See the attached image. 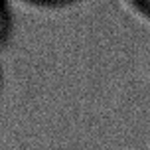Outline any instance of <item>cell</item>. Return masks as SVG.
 Instances as JSON below:
<instances>
[{
  "instance_id": "cell-1",
  "label": "cell",
  "mask_w": 150,
  "mask_h": 150,
  "mask_svg": "<svg viewBox=\"0 0 150 150\" xmlns=\"http://www.w3.org/2000/svg\"><path fill=\"white\" fill-rule=\"evenodd\" d=\"M0 34H2V18H0Z\"/></svg>"
}]
</instances>
